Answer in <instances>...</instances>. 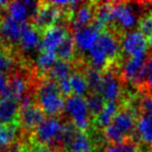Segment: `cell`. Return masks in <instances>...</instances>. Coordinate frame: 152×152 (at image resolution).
Wrapping results in <instances>:
<instances>
[{
  "mask_svg": "<svg viewBox=\"0 0 152 152\" xmlns=\"http://www.w3.org/2000/svg\"><path fill=\"white\" fill-rule=\"evenodd\" d=\"M20 104L11 98L0 96V124H13L19 118Z\"/></svg>",
  "mask_w": 152,
  "mask_h": 152,
  "instance_id": "cell-16",
  "label": "cell"
},
{
  "mask_svg": "<svg viewBox=\"0 0 152 152\" xmlns=\"http://www.w3.org/2000/svg\"><path fill=\"white\" fill-rule=\"evenodd\" d=\"M61 19V10L52 2L41 5L38 13L34 17V24L37 29L46 30L56 24Z\"/></svg>",
  "mask_w": 152,
  "mask_h": 152,
  "instance_id": "cell-9",
  "label": "cell"
},
{
  "mask_svg": "<svg viewBox=\"0 0 152 152\" xmlns=\"http://www.w3.org/2000/svg\"><path fill=\"white\" fill-rule=\"evenodd\" d=\"M41 40H42V38L40 36V31L34 25L31 26L28 24V26L24 30L23 34L20 39L19 44L22 50L31 51L40 47Z\"/></svg>",
  "mask_w": 152,
  "mask_h": 152,
  "instance_id": "cell-19",
  "label": "cell"
},
{
  "mask_svg": "<svg viewBox=\"0 0 152 152\" xmlns=\"http://www.w3.org/2000/svg\"><path fill=\"white\" fill-rule=\"evenodd\" d=\"M139 26L140 31L145 37L149 38L152 34V13L142 18V20L139 22Z\"/></svg>",
  "mask_w": 152,
  "mask_h": 152,
  "instance_id": "cell-31",
  "label": "cell"
},
{
  "mask_svg": "<svg viewBox=\"0 0 152 152\" xmlns=\"http://www.w3.org/2000/svg\"><path fill=\"white\" fill-rule=\"evenodd\" d=\"M117 146L119 148V152H137L135 144L133 142L128 141V140L123 144H120V145Z\"/></svg>",
  "mask_w": 152,
  "mask_h": 152,
  "instance_id": "cell-35",
  "label": "cell"
},
{
  "mask_svg": "<svg viewBox=\"0 0 152 152\" xmlns=\"http://www.w3.org/2000/svg\"><path fill=\"white\" fill-rule=\"evenodd\" d=\"M57 61V56L54 52L41 50L36 58V66L41 71H50L55 63Z\"/></svg>",
  "mask_w": 152,
  "mask_h": 152,
  "instance_id": "cell-27",
  "label": "cell"
},
{
  "mask_svg": "<svg viewBox=\"0 0 152 152\" xmlns=\"http://www.w3.org/2000/svg\"><path fill=\"white\" fill-rule=\"evenodd\" d=\"M112 7L113 4L104 3L102 7H99L96 11V24L103 29L105 25L112 23Z\"/></svg>",
  "mask_w": 152,
  "mask_h": 152,
  "instance_id": "cell-29",
  "label": "cell"
},
{
  "mask_svg": "<svg viewBox=\"0 0 152 152\" xmlns=\"http://www.w3.org/2000/svg\"><path fill=\"white\" fill-rule=\"evenodd\" d=\"M102 28L96 23L90 24L85 27L75 30L73 36V41L75 44V48H77L81 52H89L96 45L101 34Z\"/></svg>",
  "mask_w": 152,
  "mask_h": 152,
  "instance_id": "cell-7",
  "label": "cell"
},
{
  "mask_svg": "<svg viewBox=\"0 0 152 152\" xmlns=\"http://www.w3.org/2000/svg\"><path fill=\"white\" fill-rule=\"evenodd\" d=\"M18 133V124H0V149L7 148L15 140Z\"/></svg>",
  "mask_w": 152,
  "mask_h": 152,
  "instance_id": "cell-24",
  "label": "cell"
},
{
  "mask_svg": "<svg viewBox=\"0 0 152 152\" xmlns=\"http://www.w3.org/2000/svg\"><path fill=\"white\" fill-rule=\"evenodd\" d=\"M13 66V59L7 53L0 51V72L7 73Z\"/></svg>",
  "mask_w": 152,
  "mask_h": 152,
  "instance_id": "cell-32",
  "label": "cell"
},
{
  "mask_svg": "<svg viewBox=\"0 0 152 152\" xmlns=\"http://www.w3.org/2000/svg\"><path fill=\"white\" fill-rule=\"evenodd\" d=\"M94 16H95V14H94L91 7L81 5L80 7L76 10L75 14L73 16V19H72V24H73L74 29L77 30L81 27L90 25V23L93 21Z\"/></svg>",
  "mask_w": 152,
  "mask_h": 152,
  "instance_id": "cell-21",
  "label": "cell"
},
{
  "mask_svg": "<svg viewBox=\"0 0 152 152\" xmlns=\"http://www.w3.org/2000/svg\"><path fill=\"white\" fill-rule=\"evenodd\" d=\"M61 145L67 152H92L93 150V142L89 135L71 123L65 125Z\"/></svg>",
  "mask_w": 152,
  "mask_h": 152,
  "instance_id": "cell-5",
  "label": "cell"
},
{
  "mask_svg": "<svg viewBox=\"0 0 152 152\" xmlns=\"http://www.w3.org/2000/svg\"><path fill=\"white\" fill-rule=\"evenodd\" d=\"M70 86H71L72 95L85 97L89 91V86L86 80V77L81 73H72L69 77Z\"/></svg>",
  "mask_w": 152,
  "mask_h": 152,
  "instance_id": "cell-23",
  "label": "cell"
},
{
  "mask_svg": "<svg viewBox=\"0 0 152 152\" xmlns=\"http://www.w3.org/2000/svg\"><path fill=\"white\" fill-rule=\"evenodd\" d=\"M148 49L152 52V34L148 38Z\"/></svg>",
  "mask_w": 152,
  "mask_h": 152,
  "instance_id": "cell-39",
  "label": "cell"
},
{
  "mask_svg": "<svg viewBox=\"0 0 152 152\" xmlns=\"http://www.w3.org/2000/svg\"><path fill=\"white\" fill-rule=\"evenodd\" d=\"M135 130L142 142L152 144V114H142L137 121Z\"/></svg>",
  "mask_w": 152,
  "mask_h": 152,
  "instance_id": "cell-20",
  "label": "cell"
},
{
  "mask_svg": "<svg viewBox=\"0 0 152 152\" xmlns=\"http://www.w3.org/2000/svg\"><path fill=\"white\" fill-rule=\"evenodd\" d=\"M122 93L120 79L113 72H106L102 74V79L97 94H99L105 102L115 101L117 102Z\"/></svg>",
  "mask_w": 152,
  "mask_h": 152,
  "instance_id": "cell-12",
  "label": "cell"
},
{
  "mask_svg": "<svg viewBox=\"0 0 152 152\" xmlns=\"http://www.w3.org/2000/svg\"><path fill=\"white\" fill-rule=\"evenodd\" d=\"M74 52H75V44L73 37L69 36L55 50V55L57 56V59L68 61L73 57Z\"/></svg>",
  "mask_w": 152,
  "mask_h": 152,
  "instance_id": "cell-26",
  "label": "cell"
},
{
  "mask_svg": "<svg viewBox=\"0 0 152 152\" xmlns=\"http://www.w3.org/2000/svg\"><path fill=\"white\" fill-rule=\"evenodd\" d=\"M39 107L45 115L55 117L61 114L65 107V98L57 83L53 79H47L40 83L37 92Z\"/></svg>",
  "mask_w": 152,
  "mask_h": 152,
  "instance_id": "cell-1",
  "label": "cell"
},
{
  "mask_svg": "<svg viewBox=\"0 0 152 152\" xmlns=\"http://www.w3.org/2000/svg\"><path fill=\"white\" fill-rule=\"evenodd\" d=\"M69 31L65 26L54 25L44 31L41 40L40 50L54 52L58 46L69 37Z\"/></svg>",
  "mask_w": 152,
  "mask_h": 152,
  "instance_id": "cell-13",
  "label": "cell"
},
{
  "mask_svg": "<svg viewBox=\"0 0 152 152\" xmlns=\"http://www.w3.org/2000/svg\"><path fill=\"white\" fill-rule=\"evenodd\" d=\"M86 80L89 86V89L92 90V93H97L98 89L100 87V83H101L102 79V74L99 70L94 69V68L90 67L89 69L86 71L85 73Z\"/></svg>",
  "mask_w": 152,
  "mask_h": 152,
  "instance_id": "cell-30",
  "label": "cell"
},
{
  "mask_svg": "<svg viewBox=\"0 0 152 152\" xmlns=\"http://www.w3.org/2000/svg\"><path fill=\"white\" fill-rule=\"evenodd\" d=\"M0 152H11V151H9V150H4V149H3V150H1V151H0Z\"/></svg>",
  "mask_w": 152,
  "mask_h": 152,
  "instance_id": "cell-40",
  "label": "cell"
},
{
  "mask_svg": "<svg viewBox=\"0 0 152 152\" xmlns=\"http://www.w3.org/2000/svg\"><path fill=\"white\" fill-rule=\"evenodd\" d=\"M50 76L51 79L57 81L61 80V79H65L70 77L71 75V65H70L69 61H61V59H57L56 63L53 65V67L50 69Z\"/></svg>",
  "mask_w": 152,
  "mask_h": 152,
  "instance_id": "cell-25",
  "label": "cell"
},
{
  "mask_svg": "<svg viewBox=\"0 0 152 152\" xmlns=\"http://www.w3.org/2000/svg\"><path fill=\"white\" fill-rule=\"evenodd\" d=\"M120 46L129 57H146L148 50L147 37L139 29L127 31L121 39Z\"/></svg>",
  "mask_w": 152,
  "mask_h": 152,
  "instance_id": "cell-6",
  "label": "cell"
},
{
  "mask_svg": "<svg viewBox=\"0 0 152 152\" xmlns=\"http://www.w3.org/2000/svg\"><path fill=\"white\" fill-rule=\"evenodd\" d=\"M145 85L147 90L150 92V95H152V57L147 59L146 64V77H145Z\"/></svg>",
  "mask_w": 152,
  "mask_h": 152,
  "instance_id": "cell-33",
  "label": "cell"
},
{
  "mask_svg": "<svg viewBox=\"0 0 152 152\" xmlns=\"http://www.w3.org/2000/svg\"><path fill=\"white\" fill-rule=\"evenodd\" d=\"M112 22L117 23L122 29H132L137 23V15L130 4L126 3L113 4Z\"/></svg>",
  "mask_w": 152,
  "mask_h": 152,
  "instance_id": "cell-10",
  "label": "cell"
},
{
  "mask_svg": "<svg viewBox=\"0 0 152 152\" xmlns=\"http://www.w3.org/2000/svg\"><path fill=\"white\" fill-rule=\"evenodd\" d=\"M137 121L134 113L130 108L118 112L112 123L104 128L106 140L114 145H120L127 141L128 137L134 131Z\"/></svg>",
  "mask_w": 152,
  "mask_h": 152,
  "instance_id": "cell-2",
  "label": "cell"
},
{
  "mask_svg": "<svg viewBox=\"0 0 152 152\" xmlns=\"http://www.w3.org/2000/svg\"><path fill=\"white\" fill-rule=\"evenodd\" d=\"M86 100L90 114L94 117H97L105 105V100L97 93H91L90 95H87Z\"/></svg>",
  "mask_w": 152,
  "mask_h": 152,
  "instance_id": "cell-28",
  "label": "cell"
},
{
  "mask_svg": "<svg viewBox=\"0 0 152 152\" xmlns=\"http://www.w3.org/2000/svg\"><path fill=\"white\" fill-rule=\"evenodd\" d=\"M142 114H152V95L144 97L141 101Z\"/></svg>",
  "mask_w": 152,
  "mask_h": 152,
  "instance_id": "cell-34",
  "label": "cell"
},
{
  "mask_svg": "<svg viewBox=\"0 0 152 152\" xmlns=\"http://www.w3.org/2000/svg\"><path fill=\"white\" fill-rule=\"evenodd\" d=\"M9 76L7 73H3V72H0V94L2 93L5 89H7V85H9Z\"/></svg>",
  "mask_w": 152,
  "mask_h": 152,
  "instance_id": "cell-36",
  "label": "cell"
},
{
  "mask_svg": "<svg viewBox=\"0 0 152 152\" xmlns=\"http://www.w3.org/2000/svg\"><path fill=\"white\" fill-rule=\"evenodd\" d=\"M65 114L71 120V124L78 130L85 131L90 125V110L85 97L70 95L65 102Z\"/></svg>",
  "mask_w": 152,
  "mask_h": 152,
  "instance_id": "cell-4",
  "label": "cell"
},
{
  "mask_svg": "<svg viewBox=\"0 0 152 152\" xmlns=\"http://www.w3.org/2000/svg\"><path fill=\"white\" fill-rule=\"evenodd\" d=\"M40 4L34 1H14L7 5L9 17L20 23H27V20L36 16Z\"/></svg>",
  "mask_w": 152,
  "mask_h": 152,
  "instance_id": "cell-11",
  "label": "cell"
},
{
  "mask_svg": "<svg viewBox=\"0 0 152 152\" xmlns=\"http://www.w3.org/2000/svg\"><path fill=\"white\" fill-rule=\"evenodd\" d=\"M31 152H57V151H56V150L53 149V148L45 147V146H43V147L36 148V149H34Z\"/></svg>",
  "mask_w": 152,
  "mask_h": 152,
  "instance_id": "cell-37",
  "label": "cell"
},
{
  "mask_svg": "<svg viewBox=\"0 0 152 152\" xmlns=\"http://www.w3.org/2000/svg\"><path fill=\"white\" fill-rule=\"evenodd\" d=\"M28 23H20L11 17H5L0 24V37L2 40L10 43H17L20 41Z\"/></svg>",
  "mask_w": 152,
  "mask_h": 152,
  "instance_id": "cell-14",
  "label": "cell"
},
{
  "mask_svg": "<svg viewBox=\"0 0 152 152\" xmlns=\"http://www.w3.org/2000/svg\"><path fill=\"white\" fill-rule=\"evenodd\" d=\"M26 90H27V83L24 80V78L19 75H16L10 78L7 89L0 94V96L11 98L19 102L26 96Z\"/></svg>",
  "mask_w": 152,
  "mask_h": 152,
  "instance_id": "cell-17",
  "label": "cell"
},
{
  "mask_svg": "<svg viewBox=\"0 0 152 152\" xmlns=\"http://www.w3.org/2000/svg\"><path fill=\"white\" fill-rule=\"evenodd\" d=\"M146 64V57H129L122 67V74L125 80L137 86L145 83Z\"/></svg>",
  "mask_w": 152,
  "mask_h": 152,
  "instance_id": "cell-8",
  "label": "cell"
},
{
  "mask_svg": "<svg viewBox=\"0 0 152 152\" xmlns=\"http://www.w3.org/2000/svg\"><path fill=\"white\" fill-rule=\"evenodd\" d=\"M1 21H2V20H1V18H0V24H1Z\"/></svg>",
  "mask_w": 152,
  "mask_h": 152,
  "instance_id": "cell-41",
  "label": "cell"
},
{
  "mask_svg": "<svg viewBox=\"0 0 152 152\" xmlns=\"http://www.w3.org/2000/svg\"><path fill=\"white\" fill-rule=\"evenodd\" d=\"M105 152H119V148L117 145H113L105 150Z\"/></svg>",
  "mask_w": 152,
  "mask_h": 152,
  "instance_id": "cell-38",
  "label": "cell"
},
{
  "mask_svg": "<svg viewBox=\"0 0 152 152\" xmlns=\"http://www.w3.org/2000/svg\"><path fill=\"white\" fill-rule=\"evenodd\" d=\"M119 112V105L118 102L115 101H107L105 102V105H104L103 110L100 112V114L96 117V121H97V124L101 127L105 128L106 126L112 123L114 117L118 114Z\"/></svg>",
  "mask_w": 152,
  "mask_h": 152,
  "instance_id": "cell-22",
  "label": "cell"
},
{
  "mask_svg": "<svg viewBox=\"0 0 152 152\" xmlns=\"http://www.w3.org/2000/svg\"><path fill=\"white\" fill-rule=\"evenodd\" d=\"M97 45L104 51L110 61L114 59L120 51V43L117 38L108 31H101L97 41Z\"/></svg>",
  "mask_w": 152,
  "mask_h": 152,
  "instance_id": "cell-18",
  "label": "cell"
},
{
  "mask_svg": "<svg viewBox=\"0 0 152 152\" xmlns=\"http://www.w3.org/2000/svg\"><path fill=\"white\" fill-rule=\"evenodd\" d=\"M65 125L54 117L45 119L34 130V140L45 147H52L63 143Z\"/></svg>",
  "mask_w": 152,
  "mask_h": 152,
  "instance_id": "cell-3",
  "label": "cell"
},
{
  "mask_svg": "<svg viewBox=\"0 0 152 152\" xmlns=\"http://www.w3.org/2000/svg\"><path fill=\"white\" fill-rule=\"evenodd\" d=\"M19 119L22 126L27 130H34L45 120V114L36 104L20 107Z\"/></svg>",
  "mask_w": 152,
  "mask_h": 152,
  "instance_id": "cell-15",
  "label": "cell"
}]
</instances>
